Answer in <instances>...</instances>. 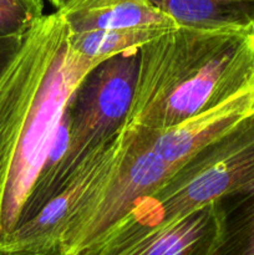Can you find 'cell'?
Returning <instances> with one entry per match:
<instances>
[{
    "mask_svg": "<svg viewBox=\"0 0 254 255\" xmlns=\"http://www.w3.org/2000/svg\"><path fill=\"white\" fill-rule=\"evenodd\" d=\"M226 219L223 203L212 202L151 231L125 255H221Z\"/></svg>",
    "mask_w": 254,
    "mask_h": 255,
    "instance_id": "cell-9",
    "label": "cell"
},
{
    "mask_svg": "<svg viewBox=\"0 0 254 255\" xmlns=\"http://www.w3.org/2000/svg\"><path fill=\"white\" fill-rule=\"evenodd\" d=\"M69 29V27H67ZM168 29L158 27H131V29L90 30L71 32L67 40L72 50L89 59L107 60L122 52L138 50L142 45L159 36Z\"/></svg>",
    "mask_w": 254,
    "mask_h": 255,
    "instance_id": "cell-12",
    "label": "cell"
},
{
    "mask_svg": "<svg viewBox=\"0 0 254 255\" xmlns=\"http://www.w3.org/2000/svg\"><path fill=\"white\" fill-rule=\"evenodd\" d=\"M254 85V29L177 26L142 45L128 125L164 131Z\"/></svg>",
    "mask_w": 254,
    "mask_h": 255,
    "instance_id": "cell-1",
    "label": "cell"
},
{
    "mask_svg": "<svg viewBox=\"0 0 254 255\" xmlns=\"http://www.w3.org/2000/svg\"><path fill=\"white\" fill-rule=\"evenodd\" d=\"M66 34L60 10L44 15L0 74V209L30 106Z\"/></svg>",
    "mask_w": 254,
    "mask_h": 255,
    "instance_id": "cell-6",
    "label": "cell"
},
{
    "mask_svg": "<svg viewBox=\"0 0 254 255\" xmlns=\"http://www.w3.org/2000/svg\"><path fill=\"white\" fill-rule=\"evenodd\" d=\"M126 141L127 126L92 152L44 208L5 239L0 246V255H60L67 226L111 176Z\"/></svg>",
    "mask_w": 254,
    "mask_h": 255,
    "instance_id": "cell-7",
    "label": "cell"
},
{
    "mask_svg": "<svg viewBox=\"0 0 254 255\" xmlns=\"http://www.w3.org/2000/svg\"><path fill=\"white\" fill-rule=\"evenodd\" d=\"M71 32L90 30L177 26L172 17L146 0H104L60 10Z\"/></svg>",
    "mask_w": 254,
    "mask_h": 255,
    "instance_id": "cell-10",
    "label": "cell"
},
{
    "mask_svg": "<svg viewBox=\"0 0 254 255\" xmlns=\"http://www.w3.org/2000/svg\"><path fill=\"white\" fill-rule=\"evenodd\" d=\"M254 115V85L164 131L152 132L157 153L172 167L191 158Z\"/></svg>",
    "mask_w": 254,
    "mask_h": 255,
    "instance_id": "cell-8",
    "label": "cell"
},
{
    "mask_svg": "<svg viewBox=\"0 0 254 255\" xmlns=\"http://www.w3.org/2000/svg\"><path fill=\"white\" fill-rule=\"evenodd\" d=\"M137 52H122L97 65L67 102L70 139L62 186L92 152L128 125L136 86Z\"/></svg>",
    "mask_w": 254,
    "mask_h": 255,
    "instance_id": "cell-5",
    "label": "cell"
},
{
    "mask_svg": "<svg viewBox=\"0 0 254 255\" xmlns=\"http://www.w3.org/2000/svg\"><path fill=\"white\" fill-rule=\"evenodd\" d=\"M172 167L157 153L152 132L127 125L124 153L97 193L65 231L60 255H94L97 247L166 182Z\"/></svg>",
    "mask_w": 254,
    "mask_h": 255,
    "instance_id": "cell-4",
    "label": "cell"
},
{
    "mask_svg": "<svg viewBox=\"0 0 254 255\" xmlns=\"http://www.w3.org/2000/svg\"><path fill=\"white\" fill-rule=\"evenodd\" d=\"M104 0H76L70 7ZM177 25L204 29H254V0H146ZM67 7V9H70Z\"/></svg>",
    "mask_w": 254,
    "mask_h": 255,
    "instance_id": "cell-11",
    "label": "cell"
},
{
    "mask_svg": "<svg viewBox=\"0 0 254 255\" xmlns=\"http://www.w3.org/2000/svg\"><path fill=\"white\" fill-rule=\"evenodd\" d=\"M42 16V0H0V37L25 36Z\"/></svg>",
    "mask_w": 254,
    "mask_h": 255,
    "instance_id": "cell-14",
    "label": "cell"
},
{
    "mask_svg": "<svg viewBox=\"0 0 254 255\" xmlns=\"http://www.w3.org/2000/svg\"><path fill=\"white\" fill-rule=\"evenodd\" d=\"M25 36L0 37V74L5 70L17 50L21 46Z\"/></svg>",
    "mask_w": 254,
    "mask_h": 255,
    "instance_id": "cell-15",
    "label": "cell"
},
{
    "mask_svg": "<svg viewBox=\"0 0 254 255\" xmlns=\"http://www.w3.org/2000/svg\"><path fill=\"white\" fill-rule=\"evenodd\" d=\"M67 34L30 106L17 144L0 209V246L20 224L25 204L54 143L67 102L85 76L105 61L89 59L72 50Z\"/></svg>",
    "mask_w": 254,
    "mask_h": 255,
    "instance_id": "cell-3",
    "label": "cell"
},
{
    "mask_svg": "<svg viewBox=\"0 0 254 255\" xmlns=\"http://www.w3.org/2000/svg\"><path fill=\"white\" fill-rule=\"evenodd\" d=\"M76 0H50L52 5L56 7V10H65L71 6Z\"/></svg>",
    "mask_w": 254,
    "mask_h": 255,
    "instance_id": "cell-16",
    "label": "cell"
},
{
    "mask_svg": "<svg viewBox=\"0 0 254 255\" xmlns=\"http://www.w3.org/2000/svg\"><path fill=\"white\" fill-rule=\"evenodd\" d=\"M222 203L227 219L221 255H254V191Z\"/></svg>",
    "mask_w": 254,
    "mask_h": 255,
    "instance_id": "cell-13",
    "label": "cell"
},
{
    "mask_svg": "<svg viewBox=\"0 0 254 255\" xmlns=\"http://www.w3.org/2000/svg\"><path fill=\"white\" fill-rule=\"evenodd\" d=\"M254 191V115L179 164L157 191L117 226L94 255H125L153 229L177 217Z\"/></svg>",
    "mask_w": 254,
    "mask_h": 255,
    "instance_id": "cell-2",
    "label": "cell"
}]
</instances>
